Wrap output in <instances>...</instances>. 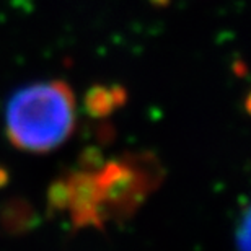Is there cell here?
Returning <instances> with one entry per match:
<instances>
[{
	"label": "cell",
	"mask_w": 251,
	"mask_h": 251,
	"mask_svg": "<svg viewBox=\"0 0 251 251\" xmlns=\"http://www.w3.org/2000/svg\"><path fill=\"white\" fill-rule=\"evenodd\" d=\"M237 243L240 251H250V212L245 210L242 224L238 225L237 230Z\"/></svg>",
	"instance_id": "5"
},
{
	"label": "cell",
	"mask_w": 251,
	"mask_h": 251,
	"mask_svg": "<svg viewBox=\"0 0 251 251\" xmlns=\"http://www.w3.org/2000/svg\"><path fill=\"white\" fill-rule=\"evenodd\" d=\"M49 199H51V204L56 205V207L62 209L69 205V188L67 183L57 181L51 189V194H49Z\"/></svg>",
	"instance_id": "4"
},
{
	"label": "cell",
	"mask_w": 251,
	"mask_h": 251,
	"mask_svg": "<svg viewBox=\"0 0 251 251\" xmlns=\"http://www.w3.org/2000/svg\"><path fill=\"white\" fill-rule=\"evenodd\" d=\"M126 98L124 90L121 88H104V87H95L88 92L85 104L90 114L93 116H106L113 111L114 108L123 104Z\"/></svg>",
	"instance_id": "3"
},
{
	"label": "cell",
	"mask_w": 251,
	"mask_h": 251,
	"mask_svg": "<svg viewBox=\"0 0 251 251\" xmlns=\"http://www.w3.org/2000/svg\"><path fill=\"white\" fill-rule=\"evenodd\" d=\"M5 123L15 147L36 153L49 152L62 145L74 130V95L64 82L25 87L8 101Z\"/></svg>",
	"instance_id": "1"
},
{
	"label": "cell",
	"mask_w": 251,
	"mask_h": 251,
	"mask_svg": "<svg viewBox=\"0 0 251 251\" xmlns=\"http://www.w3.org/2000/svg\"><path fill=\"white\" fill-rule=\"evenodd\" d=\"M69 205L77 225L101 227V194L97 175L80 173L67 181Z\"/></svg>",
	"instance_id": "2"
}]
</instances>
